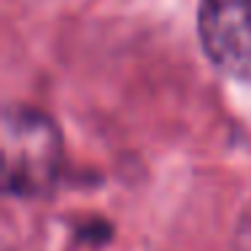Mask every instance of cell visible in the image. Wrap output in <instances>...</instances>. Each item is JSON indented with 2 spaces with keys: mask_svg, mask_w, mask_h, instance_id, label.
<instances>
[{
  "mask_svg": "<svg viewBox=\"0 0 251 251\" xmlns=\"http://www.w3.org/2000/svg\"><path fill=\"white\" fill-rule=\"evenodd\" d=\"M62 141L46 114L8 105L3 114V178L11 195H44L57 181Z\"/></svg>",
  "mask_w": 251,
  "mask_h": 251,
  "instance_id": "obj_1",
  "label": "cell"
},
{
  "mask_svg": "<svg viewBox=\"0 0 251 251\" xmlns=\"http://www.w3.org/2000/svg\"><path fill=\"white\" fill-rule=\"evenodd\" d=\"M197 33L219 71L251 81V0H200Z\"/></svg>",
  "mask_w": 251,
  "mask_h": 251,
  "instance_id": "obj_2",
  "label": "cell"
}]
</instances>
